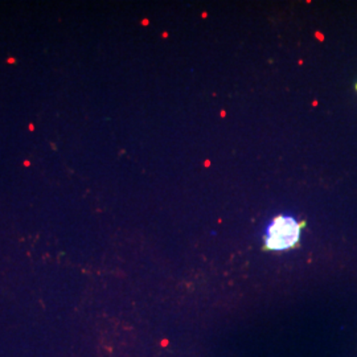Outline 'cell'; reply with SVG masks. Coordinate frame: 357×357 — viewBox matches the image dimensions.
<instances>
[{
	"label": "cell",
	"mask_w": 357,
	"mask_h": 357,
	"mask_svg": "<svg viewBox=\"0 0 357 357\" xmlns=\"http://www.w3.org/2000/svg\"><path fill=\"white\" fill-rule=\"evenodd\" d=\"M305 225V221L301 222L294 217H275L265 234V250L282 252L293 249L299 243L301 231Z\"/></svg>",
	"instance_id": "6da1fadb"
},
{
	"label": "cell",
	"mask_w": 357,
	"mask_h": 357,
	"mask_svg": "<svg viewBox=\"0 0 357 357\" xmlns=\"http://www.w3.org/2000/svg\"><path fill=\"white\" fill-rule=\"evenodd\" d=\"M356 90H357V84H356Z\"/></svg>",
	"instance_id": "7a4b0ae2"
}]
</instances>
